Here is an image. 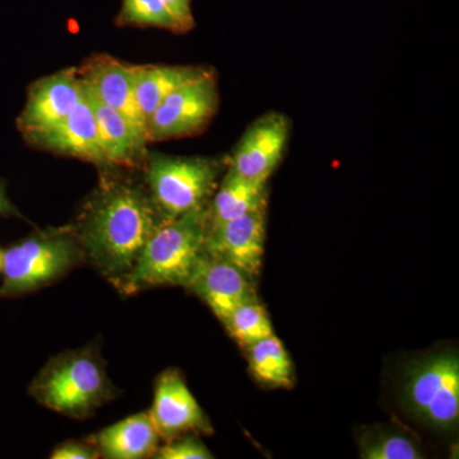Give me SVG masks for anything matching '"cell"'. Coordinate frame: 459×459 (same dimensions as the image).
<instances>
[{"mask_svg": "<svg viewBox=\"0 0 459 459\" xmlns=\"http://www.w3.org/2000/svg\"><path fill=\"white\" fill-rule=\"evenodd\" d=\"M60 155L78 157L99 166H108L100 144L98 123L86 92L62 122L30 140Z\"/></svg>", "mask_w": 459, "mask_h": 459, "instance_id": "14", "label": "cell"}, {"mask_svg": "<svg viewBox=\"0 0 459 459\" xmlns=\"http://www.w3.org/2000/svg\"><path fill=\"white\" fill-rule=\"evenodd\" d=\"M177 22L179 32H186L195 25L190 0H162Z\"/></svg>", "mask_w": 459, "mask_h": 459, "instance_id": "25", "label": "cell"}, {"mask_svg": "<svg viewBox=\"0 0 459 459\" xmlns=\"http://www.w3.org/2000/svg\"><path fill=\"white\" fill-rule=\"evenodd\" d=\"M83 87L95 113L100 144L107 164L126 168H134L140 164L146 156L144 144L147 138L122 114L102 104L84 84Z\"/></svg>", "mask_w": 459, "mask_h": 459, "instance_id": "16", "label": "cell"}, {"mask_svg": "<svg viewBox=\"0 0 459 459\" xmlns=\"http://www.w3.org/2000/svg\"><path fill=\"white\" fill-rule=\"evenodd\" d=\"M115 386L95 349L74 350L51 359L30 385L39 403L72 419H86L108 401Z\"/></svg>", "mask_w": 459, "mask_h": 459, "instance_id": "3", "label": "cell"}, {"mask_svg": "<svg viewBox=\"0 0 459 459\" xmlns=\"http://www.w3.org/2000/svg\"><path fill=\"white\" fill-rule=\"evenodd\" d=\"M360 455L365 459L422 458L418 444L398 433L373 431L365 433L360 440Z\"/></svg>", "mask_w": 459, "mask_h": 459, "instance_id": "21", "label": "cell"}, {"mask_svg": "<svg viewBox=\"0 0 459 459\" xmlns=\"http://www.w3.org/2000/svg\"><path fill=\"white\" fill-rule=\"evenodd\" d=\"M20 216L16 207L12 204V202L9 201L7 192H5L4 186L0 183V216Z\"/></svg>", "mask_w": 459, "mask_h": 459, "instance_id": "26", "label": "cell"}, {"mask_svg": "<svg viewBox=\"0 0 459 459\" xmlns=\"http://www.w3.org/2000/svg\"><path fill=\"white\" fill-rule=\"evenodd\" d=\"M148 412L165 442L181 435L212 433L210 420L177 369L166 370L157 377L152 407Z\"/></svg>", "mask_w": 459, "mask_h": 459, "instance_id": "9", "label": "cell"}, {"mask_svg": "<svg viewBox=\"0 0 459 459\" xmlns=\"http://www.w3.org/2000/svg\"><path fill=\"white\" fill-rule=\"evenodd\" d=\"M86 262L72 226L40 230L4 250L0 300L38 291Z\"/></svg>", "mask_w": 459, "mask_h": 459, "instance_id": "4", "label": "cell"}, {"mask_svg": "<svg viewBox=\"0 0 459 459\" xmlns=\"http://www.w3.org/2000/svg\"><path fill=\"white\" fill-rule=\"evenodd\" d=\"M208 207L166 220L143 247L119 291L189 285L207 252Z\"/></svg>", "mask_w": 459, "mask_h": 459, "instance_id": "2", "label": "cell"}, {"mask_svg": "<svg viewBox=\"0 0 459 459\" xmlns=\"http://www.w3.org/2000/svg\"><path fill=\"white\" fill-rule=\"evenodd\" d=\"M157 459H210L212 453L195 435H181L157 449Z\"/></svg>", "mask_w": 459, "mask_h": 459, "instance_id": "23", "label": "cell"}, {"mask_svg": "<svg viewBox=\"0 0 459 459\" xmlns=\"http://www.w3.org/2000/svg\"><path fill=\"white\" fill-rule=\"evenodd\" d=\"M166 220L148 190L105 178L72 228L86 261L119 291L142 249Z\"/></svg>", "mask_w": 459, "mask_h": 459, "instance_id": "1", "label": "cell"}, {"mask_svg": "<svg viewBox=\"0 0 459 459\" xmlns=\"http://www.w3.org/2000/svg\"><path fill=\"white\" fill-rule=\"evenodd\" d=\"M3 259H4V250L0 249V273H2Z\"/></svg>", "mask_w": 459, "mask_h": 459, "instance_id": "27", "label": "cell"}, {"mask_svg": "<svg viewBox=\"0 0 459 459\" xmlns=\"http://www.w3.org/2000/svg\"><path fill=\"white\" fill-rule=\"evenodd\" d=\"M219 107L216 74L210 69L162 100L147 122L148 141L171 140L204 128Z\"/></svg>", "mask_w": 459, "mask_h": 459, "instance_id": "7", "label": "cell"}, {"mask_svg": "<svg viewBox=\"0 0 459 459\" xmlns=\"http://www.w3.org/2000/svg\"><path fill=\"white\" fill-rule=\"evenodd\" d=\"M223 325L230 334L247 349L273 334L268 314L256 299L238 305Z\"/></svg>", "mask_w": 459, "mask_h": 459, "instance_id": "20", "label": "cell"}, {"mask_svg": "<svg viewBox=\"0 0 459 459\" xmlns=\"http://www.w3.org/2000/svg\"><path fill=\"white\" fill-rule=\"evenodd\" d=\"M264 240L265 210H261L208 230L205 252L253 279L262 268Z\"/></svg>", "mask_w": 459, "mask_h": 459, "instance_id": "11", "label": "cell"}, {"mask_svg": "<svg viewBox=\"0 0 459 459\" xmlns=\"http://www.w3.org/2000/svg\"><path fill=\"white\" fill-rule=\"evenodd\" d=\"M77 74L96 99L122 114L148 140L147 122L135 99L133 65L108 56H99L78 69Z\"/></svg>", "mask_w": 459, "mask_h": 459, "instance_id": "12", "label": "cell"}, {"mask_svg": "<svg viewBox=\"0 0 459 459\" xmlns=\"http://www.w3.org/2000/svg\"><path fill=\"white\" fill-rule=\"evenodd\" d=\"M205 71L195 65H133L135 99L146 122L166 96Z\"/></svg>", "mask_w": 459, "mask_h": 459, "instance_id": "18", "label": "cell"}, {"mask_svg": "<svg viewBox=\"0 0 459 459\" xmlns=\"http://www.w3.org/2000/svg\"><path fill=\"white\" fill-rule=\"evenodd\" d=\"M247 351L250 370L259 382L283 388L292 385L294 370L291 359L283 343L274 334L247 347Z\"/></svg>", "mask_w": 459, "mask_h": 459, "instance_id": "19", "label": "cell"}, {"mask_svg": "<svg viewBox=\"0 0 459 459\" xmlns=\"http://www.w3.org/2000/svg\"><path fill=\"white\" fill-rule=\"evenodd\" d=\"M290 138L286 115L271 111L255 120L240 138L229 169L249 180L267 183L282 161Z\"/></svg>", "mask_w": 459, "mask_h": 459, "instance_id": "8", "label": "cell"}, {"mask_svg": "<svg viewBox=\"0 0 459 459\" xmlns=\"http://www.w3.org/2000/svg\"><path fill=\"white\" fill-rule=\"evenodd\" d=\"M267 183L247 179L229 169L210 204V229L267 208Z\"/></svg>", "mask_w": 459, "mask_h": 459, "instance_id": "17", "label": "cell"}, {"mask_svg": "<svg viewBox=\"0 0 459 459\" xmlns=\"http://www.w3.org/2000/svg\"><path fill=\"white\" fill-rule=\"evenodd\" d=\"M403 406L429 427L453 431L459 420V360L457 353L440 352L407 370Z\"/></svg>", "mask_w": 459, "mask_h": 459, "instance_id": "6", "label": "cell"}, {"mask_svg": "<svg viewBox=\"0 0 459 459\" xmlns=\"http://www.w3.org/2000/svg\"><path fill=\"white\" fill-rule=\"evenodd\" d=\"M86 442L98 449L100 457L143 459L155 457L161 437L150 412H140L90 435Z\"/></svg>", "mask_w": 459, "mask_h": 459, "instance_id": "15", "label": "cell"}, {"mask_svg": "<svg viewBox=\"0 0 459 459\" xmlns=\"http://www.w3.org/2000/svg\"><path fill=\"white\" fill-rule=\"evenodd\" d=\"M210 307L222 323L238 305L255 300L252 279L231 263L205 255L186 286Z\"/></svg>", "mask_w": 459, "mask_h": 459, "instance_id": "13", "label": "cell"}, {"mask_svg": "<svg viewBox=\"0 0 459 459\" xmlns=\"http://www.w3.org/2000/svg\"><path fill=\"white\" fill-rule=\"evenodd\" d=\"M117 22L122 25L160 27L179 32L174 17L162 0H123Z\"/></svg>", "mask_w": 459, "mask_h": 459, "instance_id": "22", "label": "cell"}, {"mask_svg": "<svg viewBox=\"0 0 459 459\" xmlns=\"http://www.w3.org/2000/svg\"><path fill=\"white\" fill-rule=\"evenodd\" d=\"M83 96V83L77 69H66L30 87L18 126L27 140L53 128L74 110Z\"/></svg>", "mask_w": 459, "mask_h": 459, "instance_id": "10", "label": "cell"}, {"mask_svg": "<svg viewBox=\"0 0 459 459\" xmlns=\"http://www.w3.org/2000/svg\"><path fill=\"white\" fill-rule=\"evenodd\" d=\"M223 169L208 157L151 153L146 164L148 192L166 219H174L210 204Z\"/></svg>", "mask_w": 459, "mask_h": 459, "instance_id": "5", "label": "cell"}, {"mask_svg": "<svg viewBox=\"0 0 459 459\" xmlns=\"http://www.w3.org/2000/svg\"><path fill=\"white\" fill-rule=\"evenodd\" d=\"M53 459H95L100 458L98 449L90 443L65 442L57 446L51 453Z\"/></svg>", "mask_w": 459, "mask_h": 459, "instance_id": "24", "label": "cell"}]
</instances>
